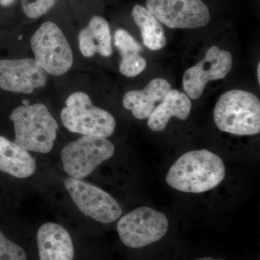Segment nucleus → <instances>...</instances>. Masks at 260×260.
Segmentation results:
<instances>
[{
    "instance_id": "obj_1",
    "label": "nucleus",
    "mask_w": 260,
    "mask_h": 260,
    "mask_svg": "<svg viewBox=\"0 0 260 260\" xmlns=\"http://www.w3.org/2000/svg\"><path fill=\"white\" fill-rule=\"evenodd\" d=\"M225 177V164L208 150H192L181 155L169 169L166 181L182 192H205L218 186Z\"/></svg>"
},
{
    "instance_id": "obj_2",
    "label": "nucleus",
    "mask_w": 260,
    "mask_h": 260,
    "mask_svg": "<svg viewBox=\"0 0 260 260\" xmlns=\"http://www.w3.org/2000/svg\"><path fill=\"white\" fill-rule=\"evenodd\" d=\"M14 124L15 143L28 151L49 153L59 125L44 104L20 106L10 116Z\"/></svg>"
},
{
    "instance_id": "obj_3",
    "label": "nucleus",
    "mask_w": 260,
    "mask_h": 260,
    "mask_svg": "<svg viewBox=\"0 0 260 260\" xmlns=\"http://www.w3.org/2000/svg\"><path fill=\"white\" fill-rule=\"evenodd\" d=\"M214 120L221 131L237 135H254L260 132V101L250 92L229 90L218 99Z\"/></svg>"
},
{
    "instance_id": "obj_4",
    "label": "nucleus",
    "mask_w": 260,
    "mask_h": 260,
    "mask_svg": "<svg viewBox=\"0 0 260 260\" xmlns=\"http://www.w3.org/2000/svg\"><path fill=\"white\" fill-rule=\"evenodd\" d=\"M65 105L61 121L72 133L106 138L114 133L116 126L114 116L94 106L88 94L75 92L67 99Z\"/></svg>"
},
{
    "instance_id": "obj_5",
    "label": "nucleus",
    "mask_w": 260,
    "mask_h": 260,
    "mask_svg": "<svg viewBox=\"0 0 260 260\" xmlns=\"http://www.w3.org/2000/svg\"><path fill=\"white\" fill-rule=\"evenodd\" d=\"M35 61L44 71L61 75L71 68L73 55L62 30L55 23H43L34 32L30 41Z\"/></svg>"
},
{
    "instance_id": "obj_6",
    "label": "nucleus",
    "mask_w": 260,
    "mask_h": 260,
    "mask_svg": "<svg viewBox=\"0 0 260 260\" xmlns=\"http://www.w3.org/2000/svg\"><path fill=\"white\" fill-rule=\"evenodd\" d=\"M114 152L115 147L107 138L83 135L63 148L61 158L67 174L82 179L90 175L99 164L112 158Z\"/></svg>"
},
{
    "instance_id": "obj_7",
    "label": "nucleus",
    "mask_w": 260,
    "mask_h": 260,
    "mask_svg": "<svg viewBox=\"0 0 260 260\" xmlns=\"http://www.w3.org/2000/svg\"><path fill=\"white\" fill-rule=\"evenodd\" d=\"M169 220L161 212L140 207L119 220L117 232L124 245L139 249L158 242L167 234Z\"/></svg>"
},
{
    "instance_id": "obj_8",
    "label": "nucleus",
    "mask_w": 260,
    "mask_h": 260,
    "mask_svg": "<svg viewBox=\"0 0 260 260\" xmlns=\"http://www.w3.org/2000/svg\"><path fill=\"white\" fill-rule=\"evenodd\" d=\"M64 186L75 205L86 216L103 224L114 223L120 218V205L98 186L72 177L65 180Z\"/></svg>"
},
{
    "instance_id": "obj_9",
    "label": "nucleus",
    "mask_w": 260,
    "mask_h": 260,
    "mask_svg": "<svg viewBox=\"0 0 260 260\" xmlns=\"http://www.w3.org/2000/svg\"><path fill=\"white\" fill-rule=\"evenodd\" d=\"M146 9L169 28H202L210 20V10L202 0H147Z\"/></svg>"
},
{
    "instance_id": "obj_10",
    "label": "nucleus",
    "mask_w": 260,
    "mask_h": 260,
    "mask_svg": "<svg viewBox=\"0 0 260 260\" xmlns=\"http://www.w3.org/2000/svg\"><path fill=\"white\" fill-rule=\"evenodd\" d=\"M232 55L229 51L220 50L217 46L210 47L204 59L186 70L183 77V88L188 97L201 96L210 80L223 79L232 69Z\"/></svg>"
},
{
    "instance_id": "obj_11",
    "label": "nucleus",
    "mask_w": 260,
    "mask_h": 260,
    "mask_svg": "<svg viewBox=\"0 0 260 260\" xmlns=\"http://www.w3.org/2000/svg\"><path fill=\"white\" fill-rule=\"evenodd\" d=\"M47 73L35 59H0V88L13 93L30 94L43 88Z\"/></svg>"
},
{
    "instance_id": "obj_12",
    "label": "nucleus",
    "mask_w": 260,
    "mask_h": 260,
    "mask_svg": "<svg viewBox=\"0 0 260 260\" xmlns=\"http://www.w3.org/2000/svg\"><path fill=\"white\" fill-rule=\"evenodd\" d=\"M37 241L40 260H73L74 258L71 237L59 224L42 225L38 231Z\"/></svg>"
},
{
    "instance_id": "obj_13",
    "label": "nucleus",
    "mask_w": 260,
    "mask_h": 260,
    "mask_svg": "<svg viewBox=\"0 0 260 260\" xmlns=\"http://www.w3.org/2000/svg\"><path fill=\"white\" fill-rule=\"evenodd\" d=\"M172 90V85L167 80L155 78L149 82L143 90H132L123 98V106L131 111L136 119H148L155 104L161 102L164 98Z\"/></svg>"
},
{
    "instance_id": "obj_14",
    "label": "nucleus",
    "mask_w": 260,
    "mask_h": 260,
    "mask_svg": "<svg viewBox=\"0 0 260 260\" xmlns=\"http://www.w3.org/2000/svg\"><path fill=\"white\" fill-rule=\"evenodd\" d=\"M192 104L190 98L177 90H172L148 118V126L155 132L166 129L171 118L186 120L190 114Z\"/></svg>"
},
{
    "instance_id": "obj_15",
    "label": "nucleus",
    "mask_w": 260,
    "mask_h": 260,
    "mask_svg": "<svg viewBox=\"0 0 260 260\" xmlns=\"http://www.w3.org/2000/svg\"><path fill=\"white\" fill-rule=\"evenodd\" d=\"M80 50L85 57H92L96 53L104 57L112 54V36L107 20L94 16L88 26L79 32Z\"/></svg>"
},
{
    "instance_id": "obj_16",
    "label": "nucleus",
    "mask_w": 260,
    "mask_h": 260,
    "mask_svg": "<svg viewBox=\"0 0 260 260\" xmlns=\"http://www.w3.org/2000/svg\"><path fill=\"white\" fill-rule=\"evenodd\" d=\"M36 169L37 164L28 150L0 136V172L24 179L31 177Z\"/></svg>"
},
{
    "instance_id": "obj_17",
    "label": "nucleus",
    "mask_w": 260,
    "mask_h": 260,
    "mask_svg": "<svg viewBox=\"0 0 260 260\" xmlns=\"http://www.w3.org/2000/svg\"><path fill=\"white\" fill-rule=\"evenodd\" d=\"M132 17L139 27L143 44L153 51L162 49L167 44L161 24L145 7L136 5L132 10Z\"/></svg>"
},
{
    "instance_id": "obj_18",
    "label": "nucleus",
    "mask_w": 260,
    "mask_h": 260,
    "mask_svg": "<svg viewBox=\"0 0 260 260\" xmlns=\"http://www.w3.org/2000/svg\"><path fill=\"white\" fill-rule=\"evenodd\" d=\"M114 45L120 52L121 57L140 54L143 50L141 45L136 42L129 32L119 29L114 34Z\"/></svg>"
},
{
    "instance_id": "obj_19",
    "label": "nucleus",
    "mask_w": 260,
    "mask_h": 260,
    "mask_svg": "<svg viewBox=\"0 0 260 260\" xmlns=\"http://www.w3.org/2000/svg\"><path fill=\"white\" fill-rule=\"evenodd\" d=\"M0 260H27L25 250L11 242L0 231Z\"/></svg>"
},
{
    "instance_id": "obj_20",
    "label": "nucleus",
    "mask_w": 260,
    "mask_h": 260,
    "mask_svg": "<svg viewBox=\"0 0 260 260\" xmlns=\"http://www.w3.org/2000/svg\"><path fill=\"white\" fill-rule=\"evenodd\" d=\"M57 0H22V7L29 18L37 19L49 11Z\"/></svg>"
},
{
    "instance_id": "obj_21",
    "label": "nucleus",
    "mask_w": 260,
    "mask_h": 260,
    "mask_svg": "<svg viewBox=\"0 0 260 260\" xmlns=\"http://www.w3.org/2000/svg\"><path fill=\"white\" fill-rule=\"evenodd\" d=\"M147 61L139 54H133L122 58L119 70L124 76L133 78L140 74L145 69Z\"/></svg>"
},
{
    "instance_id": "obj_22",
    "label": "nucleus",
    "mask_w": 260,
    "mask_h": 260,
    "mask_svg": "<svg viewBox=\"0 0 260 260\" xmlns=\"http://www.w3.org/2000/svg\"><path fill=\"white\" fill-rule=\"evenodd\" d=\"M15 0H0V5L2 6L7 7L13 4Z\"/></svg>"
},
{
    "instance_id": "obj_23",
    "label": "nucleus",
    "mask_w": 260,
    "mask_h": 260,
    "mask_svg": "<svg viewBox=\"0 0 260 260\" xmlns=\"http://www.w3.org/2000/svg\"><path fill=\"white\" fill-rule=\"evenodd\" d=\"M197 260H225L223 259H213V258L211 257H204V258H201V259H198Z\"/></svg>"
},
{
    "instance_id": "obj_24",
    "label": "nucleus",
    "mask_w": 260,
    "mask_h": 260,
    "mask_svg": "<svg viewBox=\"0 0 260 260\" xmlns=\"http://www.w3.org/2000/svg\"><path fill=\"white\" fill-rule=\"evenodd\" d=\"M260 64H258V68H257V75H258V82H259V83H260Z\"/></svg>"
}]
</instances>
